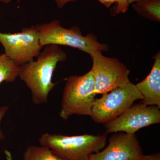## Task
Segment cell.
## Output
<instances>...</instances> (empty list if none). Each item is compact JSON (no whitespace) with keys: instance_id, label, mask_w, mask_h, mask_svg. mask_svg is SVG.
<instances>
[{"instance_id":"1","label":"cell","mask_w":160,"mask_h":160,"mask_svg":"<svg viewBox=\"0 0 160 160\" xmlns=\"http://www.w3.org/2000/svg\"><path fill=\"white\" fill-rule=\"evenodd\" d=\"M37 58L19 66L18 75L31 91L36 105L47 102L49 92L57 84L52 82L53 72L59 62L66 61V55L58 46L49 45Z\"/></svg>"},{"instance_id":"2","label":"cell","mask_w":160,"mask_h":160,"mask_svg":"<svg viewBox=\"0 0 160 160\" xmlns=\"http://www.w3.org/2000/svg\"><path fill=\"white\" fill-rule=\"evenodd\" d=\"M106 140V134L66 136L45 133L41 135L39 142L63 160H88L92 154L105 148Z\"/></svg>"},{"instance_id":"3","label":"cell","mask_w":160,"mask_h":160,"mask_svg":"<svg viewBox=\"0 0 160 160\" xmlns=\"http://www.w3.org/2000/svg\"><path fill=\"white\" fill-rule=\"evenodd\" d=\"M94 85L91 70L82 76L72 75L67 78L61 103L60 118L66 120L73 115L90 116L95 100Z\"/></svg>"},{"instance_id":"4","label":"cell","mask_w":160,"mask_h":160,"mask_svg":"<svg viewBox=\"0 0 160 160\" xmlns=\"http://www.w3.org/2000/svg\"><path fill=\"white\" fill-rule=\"evenodd\" d=\"M38 27L40 43L42 47L49 45L68 46L89 55L107 49V46L98 42L93 35L84 36L77 26L70 29L64 28L58 20L38 25Z\"/></svg>"},{"instance_id":"5","label":"cell","mask_w":160,"mask_h":160,"mask_svg":"<svg viewBox=\"0 0 160 160\" xmlns=\"http://www.w3.org/2000/svg\"><path fill=\"white\" fill-rule=\"evenodd\" d=\"M102 95V97L95 100L90 115L95 122L101 124H106L118 117L137 100L143 99L136 85L131 82Z\"/></svg>"},{"instance_id":"6","label":"cell","mask_w":160,"mask_h":160,"mask_svg":"<svg viewBox=\"0 0 160 160\" xmlns=\"http://www.w3.org/2000/svg\"><path fill=\"white\" fill-rule=\"evenodd\" d=\"M0 43L6 56L19 66L38 57L43 48L40 43L38 25L14 33L0 32Z\"/></svg>"},{"instance_id":"7","label":"cell","mask_w":160,"mask_h":160,"mask_svg":"<svg viewBox=\"0 0 160 160\" xmlns=\"http://www.w3.org/2000/svg\"><path fill=\"white\" fill-rule=\"evenodd\" d=\"M90 55L92 60L91 70L94 75L96 95L107 93L130 82V72L119 60L104 56L101 51Z\"/></svg>"},{"instance_id":"8","label":"cell","mask_w":160,"mask_h":160,"mask_svg":"<svg viewBox=\"0 0 160 160\" xmlns=\"http://www.w3.org/2000/svg\"><path fill=\"white\" fill-rule=\"evenodd\" d=\"M160 122V108L142 102L131 106L118 117L106 123V133L135 134L139 129Z\"/></svg>"},{"instance_id":"9","label":"cell","mask_w":160,"mask_h":160,"mask_svg":"<svg viewBox=\"0 0 160 160\" xmlns=\"http://www.w3.org/2000/svg\"><path fill=\"white\" fill-rule=\"evenodd\" d=\"M104 150L92 154L88 160H140L142 150L135 134L120 132L110 138Z\"/></svg>"},{"instance_id":"10","label":"cell","mask_w":160,"mask_h":160,"mask_svg":"<svg viewBox=\"0 0 160 160\" xmlns=\"http://www.w3.org/2000/svg\"><path fill=\"white\" fill-rule=\"evenodd\" d=\"M136 86L143 97L142 102L148 106L160 108V55L155 58L154 64L150 73Z\"/></svg>"},{"instance_id":"11","label":"cell","mask_w":160,"mask_h":160,"mask_svg":"<svg viewBox=\"0 0 160 160\" xmlns=\"http://www.w3.org/2000/svg\"><path fill=\"white\" fill-rule=\"evenodd\" d=\"M19 66H18L5 53L0 55V84L12 83L18 77Z\"/></svg>"},{"instance_id":"12","label":"cell","mask_w":160,"mask_h":160,"mask_svg":"<svg viewBox=\"0 0 160 160\" xmlns=\"http://www.w3.org/2000/svg\"><path fill=\"white\" fill-rule=\"evenodd\" d=\"M23 160H63L53 153L49 147L30 146L26 148L23 154Z\"/></svg>"},{"instance_id":"13","label":"cell","mask_w":160,"mask_h":160,"mask_svg":"<svg viewBox=\"0 0 160 160\" xmlns=\"http://www.w3.org/2000/svg\"><path fill=\"white\" fill-rule=\"evenodd\" d=\"M134 7L137 11L160 21V0H142L135 4Z\"/></svg>"},{"instance_id":"14","label":"cell","mask_w":160,"mask_h":160,"mask_svg":"<svg viewBox=\"0 0 160 160\" xmlns=\"http://www.w3.org/2000/svg\"><path fill=\"white\" fill-rule=\"evenodd\" d=\"M117 6L116 9L117 14L120 13H125L127 11L129 7L128 0H116Z\"/></svg>"},{"instance_id":"15","label":"cell","mask_w":160,"mask_h":160,"mask_svg":"<svg viewBox=\"0 0 160 160\" xmlns=\"http://www.w3.org/2000/svg\"><path fill=\"white\" fill-rule=\"evenodd\" d=\"M8 106H4L0 108V140H3L5 139V136L1 130V122H2L3 118L6 114V112L8 111Z\"/></svg>"},{"instance_id":"16","label":"cell","mask_w":160,"mask_h":160,"mask_svg":"<svg viewBox=\"0 0 160 160\" xmlns=\"http://www.w3.org/2000/svg\"><path fill=\"white\" fill-rule=\"evenodd\" d=\"M140 160H160V154L159 152H158L149 155H143Z\"/></svg>"},{"instance_id":"17","label":"cell","mask_w":160,"mask_h":160,"mask_svg":"<svg viewBox=\"0 0 160 160\" xmlns=\"http://www.w3.org/2000/svg\"><path fill=\"white\" fill-rule=\"evenodd\" d=\"M76 1L77 0H55L58 7L59 8H63V6L69 2H74Z\"/></svg>"},{"instance_id":"18","label":"cell","mask_w":160,"mask_h":160,"mask_svg":"<svg viewBox=\"0 0 160 160\" xmlns=\"http://www.w3.org/2000/svg\"><path fill=\"white\" fill-rule=\"evenodd\" d=\"M98 1L108 8H109L112 4L116 2V0H98Z\"/></svg>"},{"instance_id":"19","label":"cell","mask_w":160,"mask_h":160,"mask_svg":"<svg viewBox=\"0 0 160 160\" xmlns=\"http://www.w3.org/2000/svg\"><path fill=\"white\" fill-rule=\"evenodd\" d=\"M5 154L6 155V160H13L12 158V155L11 152L8 150H5L4 151Z\"/></svg>"},{"instance_id":"20","label":"cell","mask_w":160,"mask_h":160,"mask_svg":"<svg viewBox=\"0 0 160 160\" xmlns=\"http://www.w3.org/2000/svg\"><path fill=\"white\" fill-rule=\"evenodd\" d=\"M141 1H142V0H128V3H129V4H132V3L138 2Z\"/></svg>"},{"instance_id":"21","label":"cell","mask_w":160,"mask_h":160,"mask_svg":"<svg viewBox=\"0 0 160 160\" xmlns=\"http://www.w3.org/2000/svg\"><path fill=\"white\" fill-rule=\"evenodd\" d=\"M0 1L5 4H9L11 2L12 0H0Z\"/></svg>"}]
</instances>
